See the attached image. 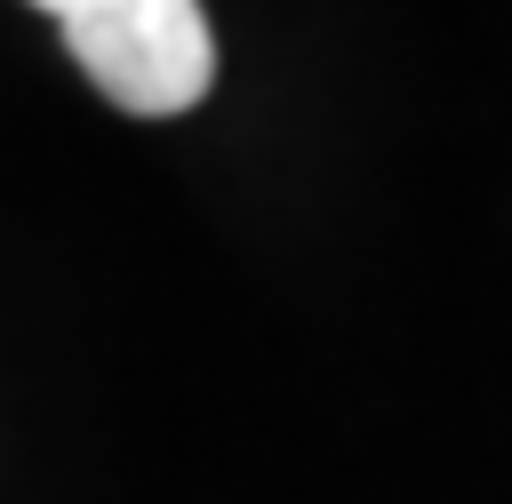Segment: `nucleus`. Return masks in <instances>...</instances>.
<instances>
[{
	"instance_id": "nucleus-1",
	"label": "nucleus",
	"mask_w": 512,
	"mask_h": 504,
	"mask_svg": "<svg viewBox=\"0 0 512 504\" xmlns=\"http://www.w3.org/2000/svg\"><path fill=\"white\" fill-rule=\"evenodd\" d=\"M104 104L136 120L192 112L216 80V32L200 0H32Z\"/></svg>"
}]
</instances>
